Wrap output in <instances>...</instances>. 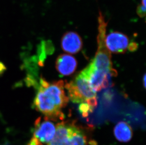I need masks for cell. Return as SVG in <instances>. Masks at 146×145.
Returning <instances> with one entry per match:
<instances>
[{"mask_svg": "<svg viewBox=\"0 0 146 145\" xmlns=\"http://www.w3.org/2000/svg\"><path fill=\"white\" fill-rule=\"evenodd\" d=\"M98 22L97 53L91 63L81 71L96 92L109 86V76H115L117 74L113 67L111 52L105 43L108 22L100 11L98 16Z\"/></svg>", "mask_w": 146, "mask_h": 145, "instance_id": "cell-1", "label": "cell"}, {"mask_svg": "<svg viewBox=\"0 0 146 145\" xmlns=\"http://www.w3.org/2000/svg\"><path fill=\"white\" fill-rule=\"evenodd\" d=\"M64 87L62 80L49 82L43 77L40 78L33 107L44 115L46 119L55 121L64 118L62 109L67 105L69 98Z\"/></svg>", "mask_w": 146, "mask_h": 145, "instance_id": "cell-2", "label": "cell"}, {"mask_svg": "<svg viewBox=\"0 0 146 145\" xmlns=\"http://www.w3.org/2000/svg\"><path fill=\"white\" fill-rule=\"evenodd\" d=\"M47 145H97L87 129L74 121L57 124L55 135Z\"/></svg>", "mask_w": 146, "mask_h": 145, "instance_id": "cell-3", "label": "cell"}, {"mask_svg": "<svg viewBox=\"0 0 146 145\" xmlns=\"http://www.w3.org/2000/svg\"><path fill=\"white\" fill-rule=\"evenodd\" d=\"M69 99L73 103H87L94 108L98 105L97 94L88 80L80 72L73 80L64 85Z\"/></svg>", "mask_w": 146, "mask_h": 145, "instance_id": "cell-4", "label": "cell"}, {"mask_svg": "<svg viewBox=\"0 0 146 145\" xmlns=\"http://www.w3.org/2000/svg\"><path fill=\"white\" fill-rule=\"evenodd\" d=\"M56 126L51 121L44 117L36 119L33 130V137L36 138L40 142L48 143L52 140L55 135Z\"/></svg>", "mask_w": 146, "mask_h": 145, "instance_id": "cell-5", "label": "cell"}, {"mask_svg": "<svg viewBox=\"0 0 146 145\" xmlns=\"http://www.w3.org/2000/svg\"><path fill=\"white\" fill-rule=\"evenodd\" d=\"M105 43L108 49L113 53H124L129 45V39L125 34L113 32L106 36Z\"/></svg>", "mask_w": 146, "mask_h": 145, "instance_id": "cell-6", "label": "cell"}, {"mask_svg": "<svg viewBox=\"0 0 146 145\" xmlns=\"http://www.w3.org/2000/svg\"><path fill=\"white\" fill-rule=\"evenodd\" d=\"M61 46L62 49L68 53H77L82 47V39L75 32H67L62 38Z\"/></svg>", "mask_w": 146, "mask_h": 145, "instance_id": "cell-7", "label": "cell"}, {"mask_svg": "<svg viewBox=\"0 0 146 145\" xmlns=\"http://www.w3.org/2000/svg\"><path fill=\"white\" fill-rule=\"evenodd\" d=\"M55 67L60 74L68 76L73 74L77 67V61L74 57L69 54H61L58 56Z\"/></svg>", "mask_w": 146, "mask_h": 145, "instance_id": "cell-8", "label": "cell"}, {"mask_svg": "<svg viewBox=\"0 0 146 145\" xmlns=\"http://www.w3.org/2000/svg\"><path fill=\"white\" fill-rule=\"evenodd\" d=\"M113 131L116 138L121 142H127L132 138V129L130 125L126 122H120L117 123Z\"/></svg>", "mask_w": 146, "mask_h": 145, "instance_id": "cell-9", "label": "cell"}, {"mask_svg": "<svg viewBox=\"0 0 146 145\" xmlns=\"http://www.w3.org/2000/svg\"><path fill=\"white\" fill-rule=\"evenodd\" d=\"M94 108L90 106L87 103H81L79 105V110L83 117H86L92 113Z\"/></svg>", "mask_w": 146, "mask_h": 145, "instance_id": "cell-10", "label": "cell"}, {"mask_svg": "<svg viewBox=\"0 0 146 145\" xmlns=\"http://www.w3.org/2000/svg\"><path fill=\"white\" fill-rule=\"evenodd\" d=\"M137 13L141 18H144L146 16V6L140 4L137 8Z\"/></svg>", "mask_w": 146, "mask_h": 145, "instance_id": "cell-11", "label": "cell"}, {"mask_svg": "<svg viewBox=\"0 0 146 145\" xmlns=\"http://www.w3.org/2000/svg\"><path fill=\"white\" fill-rule=\"evenodd\" d=\"M27 145H43L41 142L38 140L36 138L33 137L28 143Z\"/></svg>", "mask_w": 146, "mask_h": 145, "instance_id": "cell-12", "label": "cell"}, {"mask_svg": "<svg viewBox=\"0 0 146 145\" xmlns=\"http://www.w3.org/2000/svg\"><path fill=\"white\" fill-rule=\"evenodd\" d=\"M138 48V45L135 43H131L129 44L128 46V49L130 51H134Z\"/></svg>", "mask_w": 146, "mask_h": 145, "instance_id": "cell-13", "label": "cell"}, {"mask_svg": "<svg viewBox=\"0 0 146 145\" xmlns=\"http://www.w3.org/2000/svg\"><path fill=\"white\" fill-rule=\"evenodd\" d=\"M146 74H145V75H144V77H143V82H144V87H146Z\"/></svg>", "mask_w": 146, "mask_h": 145, "instance_id": "cell-14", "label": "cell"}, {"mask_svg": "<svg viewBox=\"0 0 146 145\" xmlns=\"http://www.w3.org/2000/svg\"><path fill=\"white\" fill-rule=\"evenodd\" d=\"M141 4L146 6V0H141Z\"/></svg>", "mask_w": 146, "mask_h": 145, "instance_id": "cell-15", "label": "cell"}, {"mask_svg": "<svg viewBox=\"0 0 146 145\" xmlns=\"http://www.w3.org/2000/svg\"><path fill=\"white\" fill-rule=\"evenodd\" d=\"M8 145V144H6V145Z\"/></svg>", "mask_w": 146, "mask_h": 145, "instance_id": "cell-16", "label": "cell"}]
</instances>
